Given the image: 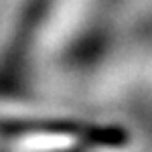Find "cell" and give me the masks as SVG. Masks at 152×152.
<instances>
[{
  "label": "cell",
  "instance_id": "obj_1",
  "mask_svg": "<svg viewBox=\"0 0 152 152\" xmlns=\"http://www.w3.org/2000/svg\"><path fill=\"white\" fill-rule=\"evenodd\" d=\"M0 132L10 136H28V134H45V136H69L85 144L97 146H122L128 136L120 128L94 126L71 120H23V122H0Z\"/></svg>",
  "mask_w": 152,
  "mask_h": 152
}]
</instances>
